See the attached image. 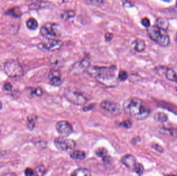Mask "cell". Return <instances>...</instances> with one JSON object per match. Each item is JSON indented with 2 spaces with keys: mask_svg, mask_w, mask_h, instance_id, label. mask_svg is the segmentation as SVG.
Masks as SVG:
<instances>
[{
  "mask_svg": "<svg viewBox=\"0 0 177 176\" xmlns=\"http://www.w3.org/2000/svg\"><path fill=\"white\" fill-rule=\"evenodd\" d=\"M176 42H177V37H176Z\"/></svg>",
  "mask_w": 177,
  "mask_h": 176,
  "instance_id": "37",
  "label": "cell"
},
{
  "mask_svg": "<svg viewBox=\"0 0 177 176\" xmlns=\"http://www.w3.org/2000/svg\"><path fill=\"white\" fill-rule=\"evenodd\" d=\"M26 24L27 28L31 30H35L38 27V22L37 20L33 18H30L27 20Z\"/></svg>",
  "mask_w": 177,
  "mask_h": 176,
  "instance_id": "18",
  "label": "cell"
},
{
  "mask_svg": "<svg viewBox=\"0 0 177 176\" xmlns=\"http://www.w3.org/2000/svg\"><path fill=\"white\" fill-rule=\"evenodd\" d=\"M30 93L32 95H34L36 96L41 97L43 95V91L40 88H30L28 89Z\"/></svg>",
  "mask_w": 177,
  "mask_h": 176,
  "instance_id": "22",
  "label": "cell"
},
{
  "mask_svg": "<svg viewBox=\"0 0 177 176\" xmlns=\"http://www.w3.org/2000/svg\"><path fill=\"white\" fill-rule=\"evenodd\" d=\"M2 108V103L1 101H0V110Z\"/></svg>",
  "mask_w": 177,
  "mask_h": 176,
  "instance_id": "34",
  "label": "cell"
},
{
  "mask_svg": "<svg viewBox=\"0 0 177 176\" xmlns=\"http://www.w3.org/2000/svg\"><path fill=\"white\" fill-rule=\"evenodd\" d=\"M152 148H154L155 150L157 151H159L160 152H163L164 151L163 148L158 144L153 145V146H152Z\"/></svg>",
  "mask_w": 177,
  "mask_h": 176,
  "instance_id": "31",
  "label": "cell"
},
{
  "mask_svg": "<svg viewBox=\"0 0 177 176\" xmlns=\"http://www.w3.org/2000/svg\"><path fill=\"white\" fill-rule=\"evenodd\" d=\"M75 15H76L75 12L73 10L70 9V10L64 11L61 15V17L63 20L67 21V20L70 19L71 18L75 17Z\"/></svg>",
  "mask_w": 177,
  "mask_h": 176,
  "instance_id": "19",
  "label": "cell"
},
{
  "mask_svg": "<svg viewBox=\"0 0 177 176\" xmlns=\"http://www.w3.org/2000/svg\"><path fill=\"white\" fill-rule=\"evenodd\" d=\"M121 162L126 167L130 170H133L135 164L136 163V159L132 155H126L121 159Z\"/></svg>",
  "mask_w": 177,
  "mask_h": 176,
  "instance_id": "12",
  "label": "cell"
},
{
  "mask_svg": "<svg viewBox=\"0 0 177 176\" xmlns=\"http://www.w3.org/2000/svg\"><path fill=\"white\" fill-rule=\"evenodd\" d=\"M7 14L8 15L12 16V17L18 18L21 16V12L20 11L19 8L16 7L13 8L10 11H8L7 12Z\"/></svg>",
  "mask_w": 177,
  "mask_h": 176,
  "instance_id": "23",
  "label": "cell"
},
{
  "mask_svg": "<svg viewBox=\"0 0 177 176\" xmlns=\"http://www.w3.org/2000/svg\"><path fill=\"white\" fill-rule=\"evenodd\" d=\"M132 47L136 51L140 52L145 49V42L141 39H137L132 44Z\"/></svg>",
  "mask_w": 177,
  "mask_h": 176,
  "instance_id": "13",
  "label": "cell"
},
{
  "mask_svg": "<svg viewBox=\"0 0 177 176\" xmlns=\"http://www.w3.org/2000/svg\"><path fill=\"white\" fill-rule=\"evenodd\" d=\"M87 69L88 74L103 85L108 88H114L118 85V79L113 69L106 67L94 66Z\"/></svg>",
  "mask_w": 177,
  "mask_h": 176,
  "instance_id": "2",
  "label": "cell"
},
{
  "mask_svg": "<svg viewBox=\"0 0 177 176\" xmlns=\"http://www.w3.org/2000/svg\"><path fill=\"white\" fill-rule=\"evenodd\" d=\"M56 128L59 134L64 137L68 136L73 132V126L67 121H60L57 123Z\"/></svg>",
  "mask_w": 177,
  "mask_h": 176,
  "instance_id": "10",
  "label": "cell"
},
{
  "mask_svg": "<svg viewBox=\"0 0 177 176\" xmlns=\"http://www.w3.org/2000/svg\"><path fill=\"white\" fill-rule=\"evenodd\" d=\"M155 118L156 121L161 122H166L168 120L167 115L165 113H162V112L156 113L155 114Z\"/></svg>",
  "mask_w": 177,
  "mask_h": 176,
  "instance_id": "21",
  "label": "cell"
},
{
  "mask_svg": "<svg viewBox=\"0 0 177 176\" xmlns=\"http://www.w3.org/2000/svg\"><path fill=\"white\" fill-rule=\"evenodd\" d=\"M24 174L26 176H33V175H34V172L32 169L27 168V169H26V170L24 171Z\"/></svg>",
  "mask_w": 177,
  "mask_h": 176,
  "instance_id": "32",
  "label": "cell"
},
{
  "mask_svg": "<svg viewBox=\"0 0 177 176\" xmlns=\"http://www.w3.org/2000/svg\"><path fill=\"white\" fill-rule=\"evenodd\" d=\"M63 45V44L62 41L56 38H52L47 39L45 41L38 44V48L41 50L54 52L60 50Z\"/></svg>",
  "mask_w": 177,
  "mask_h": 176,
  "instance_id": "7",
  "label": "cell"
},
{
  "mask_svg": "<svg viewBox=\"0 0 177 176\" xmlns=\"http://www.w3.org/2000/svg\"><path fill=\"white\" fill-rule=\"evenodd\" d=\"M133 170L138 175H141L144 173V166L140 163L137 162L134 166Z\"/></svg>",
  "mask_w": 177,
  "mask_h": 176,
  "instance_id": "24",
  "label": "cell"
},
{
  "mask_svg": "<svg viewBox=\"0 0 177 176\" xmlns=\"http://www.w3.org/2000/svg\"><path fill=\"white\" fill-rule=\"evenodd\" d=\"M86 155L84 151L81 150H76L71 152L70 157L72 159L77 161H81L85 159Z\"/></svg>",
  "mask_w": 177,
  "mask_h": 176,
  "instance_id": "14",
  "label": "cell"
},
{
  "mask_svg": "<svg viewBox=\"0 0 177 176\" xmlns=\"http://www.w3.org/2000/svg\"><path fill=\"white\" fill-rule=\"evenodd\" d=\"M96 154L98 155V157H103L106 155V152L105 150L103 148H100L96 151Z\"/></svg>",
  "mask_w": 177,
  "mask_h": 176,
  "instance_id": "29",
  "label": "cell"
},
{
  "mask_svg": "<svg viewBox=\"0 0 177 176\" xmlns=\"http://www.w3.org/2000/svg\"><path fill=\"white\" fill-rule=\"evenodd\" d=\"M106 0H91V2L93 5L97 7H101L105 4Z\"/></svg>",
  "mask_w": 177,
  "mask_h": 176,
  "instance_id": "26",
  "label": "cell"
},
{
  "mask_svg": "<svg viewBox=\"0 0 177 176\" xmlns=\"http://www.w3.org/2000/svg\"><path fill=\"white\" fill-rule=\"evenodd\" d=\"M29 1H42V0H29Z\"/></svg>",
  "mask_w": 177,
  "mask_h": 176,
  "instance_id": "36",
  "label": "cell"
},
{
  "mask_svg": "<svg viewBox=\"0 0 177 176\" xmlns=\"http://www.w3.org/2000/svg\"><path fill=\"white\" fill-rule=\"evenodd\" d=\"M73 176H91V172L89 169L85 168L77 169L71 174Z\"/></svg>",
  "mask_w": 177,
  "mask_h": 176,
  "instance_id": "16",
  "label": "cell"
},
{
  "mask_svg": "<svg viewBox=\"0 0 177 176\" xmlns=\"http://www.w3.org/2000/svg\"><path fill=\"white\" fill-rule=\"evenodd\" d=\"M122 108L126 114L137 121L146 119L151 113V109L148 105L136 97H130L126 100Z\"/></svg>",
  "mask_w": 177,
  "mask_h": 176,
  "instance_id": "1",
  "label": "cell"
},
{
  "mask_svg": "<svg viewBox=\"0 0 177 176\" xmlns=\"http://www.w3.org/2000/svg\"><path fill=\"white\" fill-rule=\"evenodd\" d=\"M157 26L161 29L166 30L168 27V21L165 18H159L157 20Z\"/></svg>",
  "mask_w": 177,
  "mask_h": 176,
  "instance_id": "20",
  "label": "cell"
},
{
  "mask_svg": "<svg viewBox=\"0 0 177 176\" xmlns=\"http://www.w3.org/2000/svg\"><path fill=\"white\" fill-rule=\"evenodd\" d=\"M4 70L6 74L12 78H19L23 73L22 67L19 62L16 60H9L4 64Z\"/></svg>",
  "mask_w": 177,
  "mask_h": 176,
  "instance_id": "5",
  "label": "cell"
},
{
  "mask_svg": "<svg viewBox=\"0 0 177 176\" xmlns=\"http://www.w3.org/2000/svg\"><path fill=\"white\" fill-rule=\"evenodd\" d=\"M37 121V116L35 114L30 115L27 118V126L31 130L35 128Z\"/></svg>",
  "mask_w": 177,
  "mask_h": 176,
  "instance_id": "17",
  "label": "cell"
},
{
  "mask_svg": "<svg viewBox=\"0 0 177 176\" xmlns=\"http://www.w3.org/2000/svg\"><path fill=\"white\" fill-rule=\"evenodd\" d=\"M113 34L111 33H106L105 35V38L106 39L107 41H111V39H112L113 38Z\"/></svg>",
  "mask_w": 177,
  "mask_h": 176,
  "instance_id": "33",
  "label": "cell"
},
{
  "mask_svg": "<svg viewBox=\"0 0 177 176\" xmlns=\"http://www.w3.org/2000/svg\"><path fill=\"white\" fill-rule=\"evenodd\" d=\"M54 145L56 147L60 150L66 151L74 149L76 144L74 140L62 136L55 139Z\"/></svg>",
  "mask_w": 177,
  "mask_h": 176,
  "instance_id": "8",
  "label": "cell"
},
{
  "mask_svg": "<svg viewBox=\"0 0 177 176\" xmlns=\"http://www.w3.org/2000/svg\"><path fill=\"white\" fill-rule=\"evenodd\" d=\"M48 78L51 84L53 86H59L62 84L61 74L58 70L53 69L50 71L49 74Z\"/></svg>",
  "mask_w": 177,
  "mask_h": 176,
  "instance_id": "11",
  "label": "cell"
},
{
  "mask_svg": "<svg viewBox=\"0 0 177 176\" xmlns=\"http://www.w3.org/2000/svg\"><path fill=\"white\" fill-rule=\"evenodd\" d=\"M166 31L157 26H153L148 27L147 33L152 40L160 46L165 47L170 44V37Z\"/></svg>",
  "mask_w": 177,
  "mask_h": 176,
  "instance_id": "3",
  "label": "cell"
},
{
  "mask_svg": "<svg viewBox=\"0 0 177 176\" xmlns=\"http://www.w3.org/2000/svg\"><path fill=\"white\" fill-rule=\"evenodd\" d=\"M128 78V74L125 71H120L118 74V80L121 81H124Z\"/></svg>",
  "mask_w": 177,
  "mask_h": 176,
  "instance_id": "25",
  "label": "cell"
},
{
  "mask_svg": "<svg viewBox=\"0 0 177 176\" xmlns=\"http://www.w3.org/2000/svg\"><path fill=\"white\" fill-rule=\"evenodd\" d=\"M141 23L145 27H148L150 26V21L148 18H144L141 20Z\"/></svg>",
  "mask_w": 177,
  "mask_h": 176,
  "instance_id": "28",
  "label": "cell"
},
{
  "mask_svg": "<svg viewBox=\"0 0 177 176\" xmlns=\"http://www.w3.org/2000/svg\"><path fill=\"white\" fill-rule=\"evenodd\" d=\"M176 6H177V2H176Z\"/></svg>",
  "mask_w": 177,
  "mask_h": 176,
  "instance_id": "38",
  "label": "cell"
},
{
  "mask_svg": "<svg viewBox=\"0 0 177 176\" xmlns=\"http://www.w3.org/2000/svg\"><path fill=\"white\" fill-rule=\"evenodd\" d=\"M41 34L47 39L59 37L61 34V27L56 23H46L41 27Z\"/></svg>",
  "mask_w": 177,
  "mask_h": 176,
  "instance_id": "6",
  "label": "cell"
},
{
  "mask_svg": "<svg viewBox=\"0 0 177 176\" xmlns=\"http://www.w3.org/2000/svg\"><path fill=\"white\" fill-rule=\"evenodd\" d=\"M64 95L69 102L76 106H83L88 101V99L83 93L73 87L66 88L64 92Z\"/></svg>",
  "mask_w": 177,
  "mask_h": 176,
  "instance_id": "4",
  "label": "cell"
},
{
  "mask_svg": "<svg viewBox=\"0 0 177 176\" xmlns=\"http://www.w3.org/2000/svg\"><path fill=\"white\" fill-rule=\"evenodd\" d=\"M165 77L168 81L177 83V72L172 69L169 68L167 69L165 73Z\"/></svg>",
  "mask_w": 177,
  "mask_h": 176,
  "instance_id": "15",
  "label": "cell"
},
{
  "mask_svg": "<svg viewBox=\"0 0 177 176\" xmlns=\"http://www.w3.org/2000/svg\"><path fill=\"white\" fill-rule=\"evenodd\" d=\"M12 88V85L11 84V83H9V82L5 83L4 86H3L4 90H6V91H11Z\"/></svg>",
  "mask_w": 177,
  "mask_h": 176,
  "instance_id": "30",
  "label": "cell"
},
{
  "mask_svg": "<svg viewBox=\"0 0 177 176\" xmlns=\"http://www.w3.org/2000/svg\"><path fill=\"white\" fill-rule=\"evenodd\" d=\"M101 107L106 111L114 115H119L122 110L119 104L109 100L102 101L101 103Z\"/></svg>",
  "mask_w": 177,
  "mask_h": 176,
  "instance_id": "9",
  "label": "cell"
},
{
  "mask_svg": "<svg viewBox=\"0 0 177 176\" xmlns=\"http://www.w3.org/2000/svg\"><path fill=\"white\" fill-rule=\"evenodd\" d=\"M120 126L125 129H130L132 126V123L130 121H125L120 123Z\"/></svg>",
  "mask_w": 177,
  "mask_h": 176,
  "instance_id": "27",
  "label": "cell"
},
{
  "mask_svg": "<svg viewBox=\"0 0 177 176\" xmlns=\"http://www.w3.org/2000/svg\"><path fill=\"white\" fill-rule=\"evenodd\" d=\"M164 1L167 2H171L172 0H163Z\"/></svg>",
  "mask_w": 177,
  "mask_h": 176,
  "instance_id": "35",
  "label": "cell"
}]
</instances>
